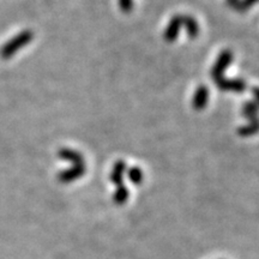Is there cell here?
I'll return each mask as SVG.
<instances>
[{
  "mask_svg": "<svg viewBox=\"0 0 259 259\" xmlns=\"http://www.w3.org/2000/svg\"><path fill=\"white\" fill-rule=\"evenodd\" d=\"M257 3H259V0H239L238 4L235 5V9L240 12H245Z\"/></svg>",
  "mask_w": 259,
  "mask_h": 259,
  "instance_id": "13",
  "label": "cell"
},
{
  "mask_svg": "<svg viewBox=\"0 0 259 259\" xmlns=\"http://www.w3.org/2000/svg\"><path fill=\"white\" fill-rule=\"evenodd\" d=\"M127 196H128L127 189H126L124 185H119L118 192H116L114 196V200L118 204H122L126 199H127Z\"/></svg>",
  "mask_w": 259,
  "mask_h": 259,
  "instance_id": "14",
  "label": "cell"
},
{
  "mask_svg": "<svg viewBox=\"0 0 259 259\" xmlns=\"http://www.w3.org/2000/svg\"><path fill=\"white\" fill-rule=\"evenodd\" d=\"M181 25H183V23H181V16H176V17L171 18L170 23L168 25L166 32H164V38L168 42L176 40Z\"/></svg>",
  "mask_w": 259,
  "mask_h": 259,
  "instance_id": "6",
  "label": "cell"
},
{
  "mask_svg": "<svg viewBox=\"0 0 259 259\" xmlns=\"http://www.w3.org/2000/svg\"><path fill=\"white\" fill-rule=\"evenodd\" d=\"M218 87L221 90H225V92H236L241 93L246 89V83L242 79H223L221 78L219 80Z\"/></svg>",
  "mask_w": 259,
  "mask_h": 259,
  "instance_id": "3",
  "label": "cell"
},
{
  "mask_svg": "<svg viewBox=\"0 0 259 259\" xmlns=\"http://www.w3.org/2000/svg\"><path fill=\"white\" fill-rule=\"evenodd\" d=\"M257 132H259V118L251 120L247 125L242 126V127L238 130V134L241 137H250V136H253Z\"/></svg>",
  "mask_w": 259,
  "mask_h": 259,
  "instance_id": "10",
  "label": "cell"
},
{
  "mask_svg": "<svg viewBox=\"0 0 259 259\" xmlns=\"http://www.w3.org/2000/svg\"><path fill=\"white\" fill-rule=\"evenodd\" d=\"M209 100V92L208 89L205 88V85H200L198 89H197L196 94H194V99H193V107L194 109L197 111H200L205 107L206 102Z\"/></svg>",
  "mask_w": 259,
  "mask_h": 259,
  "instance_id": "5",
  "label": "cell"
},
{
  "mask_svg": "<svg viewBox=\"0 0 259 259\" xmlns=\"http://www.w3.org/2000/svg\"><path fill=\"white\" fill-rule=\"evenodd\" d=\"M238 2H239V0H228V4L234 6V8H235V5L238 4Z\"/></svg>",
  "mask_w": 259,
  "mask_h": 259,
  "instance_id": "17",
  "label": "cell"
},
{
  "mask_svg": "<svg viewBox=\"0 0 259 259\" xmlns=\"http://www.w3.org/2000/svg\"><path fill=\"white\" fill-rule=\"evenodd\" d=\"M252 94H253L255 102L259 105V87H254V88L252 89Z\"/></svg>",
  "mask_w": 259,
  "mask_h": 259,
  "instance_id": "16",
  "label": "cell"
},
{
  "mask_svg": "<svg viewBox=\"0 0 259 259\" xmlns=\"http://www.w3.org/2000/svg\"><path fill=\"white\" fill-rule=\"evenodd\" d=\"M119 5H120V9L122 10V12L128 14V12H131L134 3H132V0H119Z\"/></svg>",
  "mask_w": 259,
  "mask_h": 259,
  "instance_id": "15",
  "label": "cell"
},
{
  "mask_svg": "<svg viewBox=\"0 0 259 259\" xmlns=\"http://www.w3.org/2000/svg\"><path fill=\"white\" fill-rule=\"evenodd\" d=\"M85 171V166L84 164H78V166H73L70 169L64 170L59 176V180L63 183H70V181L76 180L80 178Z\"/></svg>",
  "mask_w": 259,
  "mask_h": 259,
  "instance_id": "4",
  "label": "cell"
},
{
  "mask_svg": "<svg viewBox=\"0 0 259 259\" xmlns=\"http://www.w3.org/2000/svg\"><path fill=\"white\" fill-rule=\"evenodd\" d=\"M32 36H34V34H32V31L30 30H25L23 32H21V34L17 35V36L14 38V40L9 41L8 44L3 47L2 53L0 54H2V57L4 58V59H8V58L14 56L18 50H21V48L24 47L25 45H28L29 42L32 40Z\"/></svg>",
  "mask_w": 259,
  "mask_h": 259,
  "instance_id": "1",
  "label": "cell"
},
{
  "mask_svg": "<svg viewBox=\"0 0 259 259\" xmlns=\"http://www.w3.org/2000/svg\"><path fill=\"white\" fill-rule=\"evenodd\" d=\"M181 23L185 25L187 29V34H189L190 37H197L199 34V27L198 23L194 21V18H191L189 16H181Z\"/></svg>",
  "mask_w": 259,
  "mask_h": 259,
  "instance_id": "9",
  "label": "cell"
},
{
  "mask_svg": "<svg viewBox=\"0 0 259 259\" xmlns=\"http://www.w3.org/2000/svg\"><path fill=\"white\" fill-rule=\"evenodd\" d=\"M242 115L248 120H254L259 118V105L255 101L246 102L242 107Z\"/></svg>",
  "mask_w": 259,
  "mask_h": 259,
  "instance_id": "8",
  "label": "cell"
},
{
  "mask_svg": "<svg viewBox=\"0 0 259 259\" xmlns=\"http://www.w3.org/2000/svg\"><path fill=\"white\" fill-rule=\"evenodd\" d=\"M59 157L63 158V160L72 162L73 166H78V164H84V158L79 153H76V151L70 150V149H63L60 150Z\"/></svg>",
  "mask_w": 259,
  "mask_h": 259,
  "instance_id": "7",
  "label": "cell"
},
{
  "mask_svg": "<svg viewBox=\"0 0 259 259\" xmlns=\"http://www.w3.org/2000/svg\"><path fill=\"white\" fill-rule=\"evenodd\" d=\"M232 61H233V53H232V52L231 51L222 52L221 56H220L218 61H216L215 66H213V69L211 71V76H212V78L216 83H218L219 80L222 78L223 72H225L227 67H228L229 65L232 64Z\"/></svg>",
  "mask_w": 259,
  "mask_h": 259,
  "instance_id": "2",
  "label": "cell"
},
{
  "mask_svg": "<svg viewBox=\"0 0 259 259\" xmlns=\"http://www.w3.org/2000/svg\"><path fill=\"white\" fill-rule=\"evenodd\" d=\"M126 169V164L122 161L116 162L114 168H113L111 179L116 185H121V179H122V173Z\"/></svg>",
  "mask_w": 259,
  "mask_h": 259,
  "instance_id": "11",
  "label": "cell"
},
{
  "mask_svg": "<svg viewBox=\"0 0 259 259\" xmlns=\"http://www.w3.org/2000/svg\"><path fill=\"white\" fill-rule=\"evenodd\" d=\"M128 179L132 181L134 184H141V181L143 180V173H142V170L139 169V168H132V169H130L128 171Z\"/></svg>",
  "mask_w": 259,
  "mask_h": 259,
  "instance_id": "12",
  "label": "cell"
}]
</instances>
